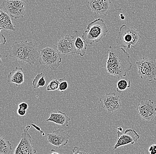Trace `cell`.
<instances>
[{"instance_id": "obj_1", "label": "cell", "mask_w": 156, "mask_h": 154, "mask_svg": "<svg viewBox=\"0 0 156 154\" xmlns=\"http://www.w3.org/2000/svg\"><path fill=\"white\" fill-rule=\"evenodd\" d=\"M106 70L109 74L120 78L126 76L132 68L130 56L122 47L110 46Z\"/></svg>"}, {"instance_id": "obj_2", "label": "cell", "mask_w": 156, "mask_h": 154, "mask_svg": "<svg viewBox=\"0 0 156 154\" xmlns=\"http://www.w3.org/2000/svg\"><path fill=\"white\" fill-rule=\"evenodd\" d=\"M39 47L32 41L15 42L11 47L9 56L15 60L33 65L40 58Z\"/></svg>"}, {"instance_id": "obj_3", "label": "cell", "mask_w": 156, "mask_h": 154, "mask_svg": "<svg viewBox=\"0 0 156 154\" xmlns=\"http://www.w3.org/2000/svg\"><path fill=\"white\" fill-rule=\"evenodd\" d=\"M108 32L107 25L103 19H95L87 25V30L83 33L82 38L88 45L98 42L105 37Z\"/></svg>"}, {"instance_id": "obj_4", "label": "cell", "mask_w": 156, "mask_h": 154, "mask_svg": "<svg viewBox=\"0 0 156 154\" xmlns=\"http://www.w3.org/2000/svg\"><path fill=\"white\" fill-rule=\"evenodd\" d=\"M140 36L139 32L133 27H129L126 25L120 27L116 40L118 46L130 49L139 41Z\"/></svg>"}, {"instance_id": "obj_5", "label": "cell", "mask_w": 156, "mask_h": 154, "mask_svg": "<svg viewBox=\"0 0 156 154\" xmlns=\"http://www.w3.org/2000/svg\"><path fill=\"white\" fill-rule=\"evenodd\" d=\"M137 72L142 79L149 81H156V60L144 57L136 62Z\"/></svg>"}, {"instance_id": "obj_6", "label": "cell", "mask_w": 156, "mask_h": 154, "mask_svg": "<svg viewBox=\"0 0 156 154\" xmlns=\"http://www.w3.org/2000/svg\"><path fill=\"white\" fill-rule=\"evenodd\" d=\"M62 61V58L58 51L50 47L41 50L39 60L41 65H47L52 71H55L60 66Z\"/></svg>"}, {"instance_id": "obj_7", "label": "cell", "mask_w": 156, "mask_h": 154, "mask_svg": "<svg viewBox=\"0 0 156 154\" xmlns=\"http://www.w3.org/2000/svg\"><path fill=\"white\" fill-rule=\"evenodd\" d=\"M2 6L13 19L23 18L26 12V4L21 0H5Z\"/></svg>"}, {"instance_id": "obj_8", "label": "cell", "mask_w": 156, "mask_h": 154, "mask_svg": "<svg viewBox=\"0 0 156 154\" xmlns=\"http://www.w3.org/2000/svg\"><path fill=\"white\" fill-rule=\"evenodd\" d=\"M31 126H26L21 136V140L16 148L14 154H34L37 150L34 149L32 144V138L29 132Z\"/></svg>"}, {"instance_id": "obj_9", "label": "cell", "mask_w": 156, "mask_h": 154, "mask_svg": "<svg viewBox=\"0 0 156 154\" xmlns=\"http://www.w3.org/2000/svg\"><path fill=\"white\" fill-rule=\"evenodd\" d=\"M101 107L112 113L119 111L122 107V101L119 96L114 92L107 93L99 99Z\"/></svg>"}, {"instance_id": "obj_10", "label": "cell", "mask_w": 156, "mask_h": 154, "mask_svg": "<svg viewBox=\"0 0 156 154\" xmlns=\"http://www.w3.org/2000/svg\"><path fill=\"white\" fill-rule=\"evenodd\" d=\"M117 135L118 138L113 149L114 151L122 146L134 144L140 138V135L132 129H126L124 133L117 130Z\"/></svg>"}, {"instance_id": "obj_11", "label": "cell", "mask_w": 156, "mask_h": 154, "mask_svg": "<svg viewBox=\"0 0 156 154\" xmlns=\"http://www.w3.org/2000/svg\"><path fill=\"white\" fill-rule=\"evenodd\" d=\"M136 111L143 120H153L156 117V107L151 99L141 101L137 105Z\"/></svg>"}, {"instance_id": "obj_12", "label": "cell", "mask_w": 156, "mask_h": 154, "mask_svg": "<svg viewBox=\"0 0 156 154\" xmlns=\"http://www.w3.org/2000/svg\"><path fill=\"white\" fill-rule=\"evenodd\" d=\"M47 135L48 142L58 149L67 145L70 138V134L63 129L56 130Z\"/></svg>"}, {"instance_id": "obj_13", "label": "cell", "mask_w": 156, "mask_h": 154, "mask_svg": "<svg viewBox=\"0 0 156 154\" xmlns=\"http://www.w3.org/2000/svg\"><path fill=\"white\" fill-rule=\"evenodd\" d=\"M74 38V36L68 34L58 40L56 45L58 52L63 55L75 54Z\"/></svg>"}, {"instance_id": "obj_14", "label": "cell", "mask_w": 156, "mask_h": 154, "mask_svg": "<svg viewBox=\"0 0 156 154\" xmlns=\"http://www.w3.org/2000/svg\"><path fill=\"white\" fill-rule=\"evenodd\" d=\"M111 3V0H88L87 7L95 14L107 16Z\"/></svg>"}, {"instance_id": "obj_15", "label": "cell", "mask_w": 156, "mask_h": 154, "mask_svg": "<svg viewBox=\"0 0 156 154\" xmlns=\"http://www.w3.org/2000/svg\"><path fill=\"white\" fill-rule=\"evenodd\" d=\"M70 120L71 119L65 113L61 111H58L57 113H51L46 121L52 122L62 127H68Z\"/></svg>"}, {"instance_id": "obj_16", "label": "cell", "mask_w": 156, "mask_h": 154, "mask_svg": "<svg viewBox=\"0 0 156 154\" xmlns=\"http://www.w3.org/2000/svg\"><path fill=\"white\" fill-rule=\"evenodd\" d=\"M24 74L23 69L16 67L9 74L8 76V82L13 83L17 86L24 83Z\"/></svg>"}, {"instance_id": "obj_17", "label": "cell", "mask_w": 156, "mask_h": 154, "mask_svg": "<svg viewBox=\"0 0 156 154\" xmlns=\"http://www.w3.org/2000/svg\"><path fill=\"white\" fill-rule=\"evenodd\" d=\"M0 27L3 30L15 31L11 16L2 9H0Z\"/></svg>"}, {"instance_id": "obj_18", "label": "cell", "mask_w": 156, "mask_h": 154, "mask_svg": "<svg viewBox=\"0 0 156 154\" xmlns=\"http://www.w3.org/2000/svg\"><path fill=\"white\" fill-rule=\"evenodd\" d=\"M87 44L82 38L80 37H75L74 38V47L75 54L84 56L86 53Z\"/></svg>"}, {"instance_id": "obj_19", "label": "cell", "mask_w": 156, "mask_h": 154, "mask_svg": "<svg viewBox=\"0 0 156 154\" xmlns=\"http://www.w3.org/2000/svg\"><path fill=\"white\" fill-rule=\"evenodd\" d=\"M12 151V144L9 140L0 137V154H9Z\"/></svg>"}, {"instance_id": "obj_20", "label": "cell", "mask_w": 156, "mask_h": 154, "mask_svg": "<svg viewBox=\"0 0 156 154\" xmlns=\"http://www.w3.org/2000/svg\"><path fill=\"white\" fill-rule=\"evenodd\" d=\"M45 75L44 73L38 74L33 81V87L35 89H38L41 87H43L46 84Z\"/></svg>"}, {"instance_id": "obj_21", "label": "cell", "mask_w": 156, "mask_h": 154, "mask_svg": "<svg viewBox=\"0 0 156 154\" xmlns=\"http://www.w3.org/2000/svg\"><path fill=\"white\" fill-rule=\"evenodd\" d=\"M130 87V81L128 79H122L117 82L116 90L119 93H122Z\"/></svg>"}, {"instance_id": "obj_22", "label": "cell", "mask_w": 156, "mask_h": 154, "mask_svg": "<svg viewBox=\"0 0 156 154\" xmlns=\"http://www.w3.org/2000/svg\"><path fill=\"white\" fill-rule=\"evenodd\" d=\"M59 84V80L57 79L52 80L48 85L47 90L48 91H54L58 90Z\"/></svg>"}, {"instance_id": "obj_23", "label": "cell", "mask_w": 156, "mask_h": 154, "mask_svg": "<svg viewBox=\"0 0 156 154\" xmlns=\"http://www.w3.org/2000/svg\"><path fill=\"white\" fill-rule=\"evenodd\" d=\"M59 84L58 90L63 93L65 91L68 89V83L65 79V77L60 79L59 80Z\"/></svg>"}, {"instance_id": "obj_24", "label": "cell", "mask_w": 156, "mask_h": 154, "mask_svg": "<svg viewBox=\"0 0 156 154\" xmlns=\"http://www.w3.org/2000/svg\"><path fill=\"white\" fill-rule=\"evenodd\" d=\"M73 154H87L85 149L83 147H75L73 149Z\"/></svg>"}, {"instance_id": "obj_25", "label": "cell", "mask_w": 156, "mask_h": 154, "mask_svg": "<svg viewBox=\"0 0 156 154\" xmlns=\"http://www.w3.org/2000/svg\"><path fill=\"white\" fill-rule=\"evenodd\" d=\"M148 151L150 154H156V144H154L149 147Z\"/></svg>"}, {"instance_id": "obj_26", "label": "cell", "mask_w": 156, "mask_h": 154, "mask_svg": "<svg viewBox=\"0 0 156 154\" xmlns=\"http://www.w3.org/2000/svg\"><path fill=\"white\" fill-rule=\"evenodd\" d=\"M6 43V38L3 34H0V48L4 45Z\"/></svg>"}, {"instance_id": "obj_27", "label": "cell", "mask_w": 156, "mask_h": 154, "mask_svg": "<svg viewBox=\"0 0 156 154\" xmlns=\"http://www.w3.org/2000/svg\"><path fill=\"white\" fill-rule=\"evenodd\" d=\"M18 108L23 109L27 110L29 108V105L26 102H21L18 105Z\"/></svg>"}, {"instance_id": "obj_28", "label": "cell", "mask_w": 156, "mask_h": 154, "mask_svg": "<svg viewBox=\"0 0 156 154\" xmlns=\"http://www.w3.org/2000/svg\"><path fill=\"white\" fill-rule=\"evenodd\" d=\"M26 113H27V110L23 109L20 108H18V109L17 110V114L20 116H25Z\"/></svg>"}, {"instance_id": "obj_29", "label": "cell", "mask_w": 156, "mask_h": 154, "mask_svg": "<svg viewBox=\"0 0 156 154\" xmlns=\"http://www.w3.org/2000/svg\"><path fill=\"white\" fill-rule=\"evenodd\" d=\"M32 125L34 127H35L37 130L40 131V132H41V134H42L43 136L45 135V133H44V131H42L41 130V128H40V127H39L38 126L36 125L35 124H32Z\"/></svg>"}, {"instance_id": "obj_30", "label": "cell", "mask_w": 156, "mask_h": 154, "mask_svg": "<svg viewBox=\"0 0 156 154\" xmlns=\"http://www.w3.org/2000/svg\"><path fill=\"white\" fill-rule=\"evenodd\" d=\"M120 18L122 20H124L125 19V16L122 13H121V14H120Z\"/></svg>"}, {"instance_id": "obj_31", "label": "cell", "mask_w": 156, "mask_h": 154, "mask_svg": "<svg viewBox=\"0 0 156 154\" xmlns=\"http://www.w3.org/2000/svg\"><path fill=\"white\" fill-rule=\"evenodd\" d=\"M3 65V61L2 59V56L0 55V67L2 66Z\"/></svg>"}, {"instance_id": "obj_32", "label": "cell", "mask_w": 156, "mask_h": 154, "mask_svg": "<svg viewBox=\"0 0 156 154\" xmlns=\"http://www.w3.org/2000/svg\"><path fill=\"white\" fill-rule=\"evenodd\" d=\"M51 154H58V153L56 152H55V151L54 150H51Z\"/></svg>"}, {"instance_id": "obj_33", "label": "cell", "mask_w": 156, "mask_h": 154, "mask_svg": "<svg viewBox=\"0 0 156 154\" xmlns=\"http://www.w3.org/2000/svg\"><path fill=\"white\" fill-rule=\"evenodd\" d=\"M117 130H119V131H121V132H122L123 131V128H122V127H118V128H117Z\"/></svg>"}, {"instance_id": "obj_34", "label": "cell", "mask_w": 156, "mask_h": 154, "mask_svg": "<svg viewBox=\"0 0 156 154\" xmlns=\"http://www.w3.org/2000/svg\"><path fill=\"white\" fill-rule=\"evenodd\" d=\"M2 30H3L2 28H1V27H0V33H1V31H2Z\"/></svg>"}, {"instance_id": "obj_35", "label": "cell", "mask_w": 156, "mask_h": 154, "mask_svg": "<svg viewBox=\"0 0 156 154\" xmlns=\"http://www.w3.org/2000/svg\"><path fill=\"white\" fill-rule=\"evenodd\" d=\"M6 1H9V0H6Z\"/></svg>"}]
</instances>
